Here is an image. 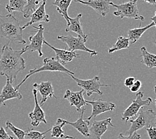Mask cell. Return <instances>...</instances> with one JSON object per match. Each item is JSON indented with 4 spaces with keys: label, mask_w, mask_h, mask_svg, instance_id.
Segmentation results:
<instances>
[{
    "label": "cell",
    "mask_w": 156,
    "mask_h": 139,
    "mask_svg": "<svg viewBox=\"0 0 156 139\" xmlns=\"http://www.w3.org/2000/svg\"><path fill=\"white\" fill-rule=\"evenodd\" d=\"M26 52L14 50L8 44L2 47L0 52V76H6L12 84L17 82V74L26 68V61L22 55Z\"/></svg>",
    "instance_id": "cell-1"
},
{
    "label": "cell",
    "mask_w": 156,
    "mask_h": 139,
    "mask_svg": "<svg viewBox=\"0 0 156 139\" xmlns=\"http://www.w3.org/2000/svg\"><path fill=\"white\" fill-rule=\"evenodd\" d=\"M22 31L20 21L14 14L0 15V38H6L11 42H17L19 44H26V41L23 39Z\"/></svg>",
    "instance_id": "cell-2"
},
{
    "label": "cell",
    "mask_w": 156,
    "mask_h": 139,
    "mask_svg": "<svg viewBox=\"0 0 156 139\" xmlns=\"http://www.w3.org/2000/svg\"><path fill=\"white\" fill-rule=\"evenodd\" d=\"M136 119L129 120L132 123L129 130L126 132L127 136L133 134L144 127L155 126V112L152 109L141 108Z\"/></svg>",
    "instance_id": "cell-3"
},
{
    "label": "cell",
    "mask_w": 156,
    "mask_h": 139,
    "mask_svg": "<svg viewBox=\"0 0 156 139\" xmlns=\"http://www.w3.org/2000/svg\"><path fill=\"white\" fill-rule=\"evenodd\" d=\"M46 71H48V72H61L67 73L69 75L75 74L74 72H72V71H70L68 69H67L66 67L63 66L62 64L59 62L55 58H45L44 59L43 65L40 68H35L31 70L29 73H28V74L26 75V77L23 78V80L21 82L20 84H17L15 88L17 90H19L21 86H22L30 76L36 73L46 72Z\"/></svg>",
    "instance_id": "cell-4"
},
{
    "label": "cell",
    "mask_w": 156,
    "mask_h": 139,
    "mask_svg": "<svg viewBox=\"0 0 156 139\" xmlns=\"http://www.w3.org/2000/svg\"><path fill=\"white\" fill-rule=\"evenodd\" d=\"M137 0H130L129 2L123 3L121 4H115L113 2H109V5L116 8V11L113 13L115 16L120 17L121 18L135 19L142 21L144 17L139 15V9L137 6Z\"/></svg>",
    "instance_id": "cell-5"
},
{
    "label": "cell",
    "mask_w": 156,
    "mask_h": 139,
    "mask_svg": "<svg viewBox=\"0 0 156 139\" xmlns=\"http://www.w3.org/2000/svg\"><path fill=\"white\" fill-rule=\"evenodd\" d=\"M144 92H140L136 94V99L133 100L132 103L127 108L124 110L122 113V120L127 123L130 120L131 118L136 116L137 113L140 112L141 108L143 106H149L151 104L152 99L151 98H147L146 100H143Z\"/></svg>",
    "instance_id": "cell-6"
},
{
    "label": "cell",
    "mask_w": 156,
    "mask_h": 139,
    "mask_svg": "<svg viewBox=\"0 0 156 139\" xmlns=\"http://www.w3.org/2000/svg\"><path fill=\"white\" fill-rule=\"evenodd\" d=\"M58 39L62 42L67 44V46H68L69 51L75 52L76 50H80L86 52L90 53V56H95L98 55V52L95 50H92L89 48H87L85 43H86L87 40V39L83 38V37L78 35L77 37H74L72 35H59L58 36Z\"/></svg>",
    "instance_id": "cell-7"
},
{
    "label": "cell",
    "mask_w": 156,
    "mask_h": 139,
    "mask_svg": "<svg viewBox=\"0 0 156 139\" xmlns=\"http://www.w3.org/2000/svg\"><path fill=\"white\" fill-rule=\"evenodd\" d=\"M73 80L78 85V86L81 88V90L85 91L87 96H91L94 93L98 94L100 95H103V92L100 90V88L102 86H110V85L102 84L100 82V77L95 76L90 80H81L73 76V75L69 74Z\"/></svg>",
    "instance_id": "cell-8"
},
{
    "label": "cell",
    "mask_w": 156,
    "mask_h": 139,
    "mask_svg": "<svg viewBox=\"0 0 156 139\" xmlns=\"http://www.w3.org/2000/svg\"><path fill=\"white\" fill-rule=\"evenodd\" d=\"M34 28L37 30L36 34L34 35H31L29 38L30 41V44L25 46L22 49L25 52L30 51L31 52H37L39 56L42 57L44 56V53L42 52V47L44 45V27L42 24H40L37 26H33Z\"/></svg>",
    "instance_id": "cell-9"
},
{
    "label": "cell",
    "mask_w": 156,
    "mask_h": 139,
    "mask_svg": "<svg viewBox=\"0 0 156 139\" xmlns=\"http://www.w3.org/2000/svg\"><path fill=\"white\" fill-rule=\"evenodd\" d=\"M87 104H90L92 106V112L91 115L87 118V120H90L93 118L104 113L105 112H112L115 109V105L112 102L104 101V100L99 99L98 101H86Z\"/></svg>",
    "instance_id": "cell-10"
},
{
    "label": "cell",
    "mask_w": 156,
    "mask_h": 139,
    "mask_svg": "<svg viewBox=\"0 0 156 139\" xmlns=\"http://www.w3.org/2000/svg\"><path fill=\"white\" fill-rule=\"evenodd\" d=\"M112 120L111 118H108L102 120H95L90 124L89 139H101L103 134L108 130V126L115 127Z\"/></svg>",
    "instance_id": "cell-11"
},
{
    "label": "cell",
    "mask_w": 156,
    "mask_h": 139,
    "mask_svg": "<svg viewBox=\"0 0 156 139\" xmlns=\"http://www.w3.org/2000/svg\"><path fill=\"white\" fill-rule=\"evenodd\" d=\"M33 94L34 96L35 106L33 111L29 114V117L31 120V124L33 126H37L41 123H44V124H47L48 123L45 120V112L41 108L37 101V91L34 88L33 89Z\"/></svg>",
    "instance_id": "cell-12"
},
{
    "label": "cell",
    "mask_w": 156,
    "mask_h": 139,
    "mask_svg": "<svg viewBox=\"0 0 156 139\" xmlns=\"http://www.w3.org/2000/svg\"><path fill=\"white\" fill-rule=\"evenodd\" d=\"M69 102L70 106H75L77 111H81L83 108H85L87 104L86 101L83 98V90L74 92L67 90L63 96Z\"/></svg>",
    "instance_id": "cell-13"
},
{
    "label": "cell",
    "mask_w": 156,
    "mask_h": 139,
    "mask_svg": "<svg viewBox=\"0 0 156 139\" xmlns=\"http://www.w3.org/2000/svg\"><path fill=\"white\" fill-rule=\"evenodd\" d=\"M22 94L19 92L18 90L13 87V84L10 82L9 80L7 79L5 85L3 86L0 93V107L5 105V102L12 99H22Z\"/></svg>",
    "instance_id": "cell-14"
},
{
    "label": "cell",
    "mask_w": 156,
    "mask_h": 139,
    "mask_svg": "<svg viewBox=\"0 0 156 139\" xmlns=\"http://www.w3.org/2000/svg\"><path fill=\"white\" fill-rule=\"evenodd\" d=\"M74 1L90 7L95 12L103 17H105L109 12L110 2L109 0H88L87 2L83 0H74Z\"/></svg>",
    "instance_id": "cell-15"
},
{
    "label": "cell",
    "mask_w": 156,
    "mask_h": 139,
    "mask_svg": "<svg viewBox=\"0 0 156 139\" xmlns=\"http://www.w3.org/2000/svg\"><path fill=\"white\" fill-rule=\"evenodd\" d=\"M33 87L41 94L40 106L44 105L48 98L54 97L57 99L54 93V89L53 88L52 84L50 81L41 82L40 84L35 83L33 84Z\"/></svg>",
    "instance_id": "cell-16"
},
{
    "label": "cell",
    "mask_w": 156,
    "mask_h": 139,
    "mask_svg": "<svg viewBox=\"0 0 156 139\" xmlns=\"http://www.w3.org/2000/svg\"><path fill=\"white\" fill-rule=\"evenodd\" d=\"M47 0H44L41 4L38 7L36 10L31 14L30 17L31 20L22 27V29L24 30L26 27L31 26L34 24L39 22H49V16L45 12V5Z\"/></svg>",
    "instance_id": "cell-17"
},
{
    "label": "cell",
    "mask_w": 156,
    "mask_h": 139,
    "mask_svg": "<svg viewBox=\"0 0 156 139\" xmlns=\"http://www.w3.org/2000/svg\"><path fill=\"white\" fill-rule=\"evenodd\" d=\"M81 115L79 118V119L77 120L76 122L71 123L68 120H63V122L66 123V124H68V125L72 126L75 129H76L80 134H81L85 137L88 138L90 136V123L89 120H87L86 119L83 118V114L85 112V108H83L81 110Z\"/></svg>",
    "instance_id": "cell-18"
},
{
    "label": "cell",
    "mask_w": 156,
    "mask_h": 139,
    "mask_svg": "<svg viewBox=\"0 0 156 139\" xmlns=\"http://www.w3.org/2000/svg\"><path fill=\"white\" fill-rule=\"evenodd\" d=\"M44 44L48 46V47L51 48L54 50L56 54L55 59L58 60L59 62L61 63L62 65L63 64H67L68 62H72L75 58H80V56L78 53H76L75 52H72L67 50V49H62L56 48L54 46H52L49 44L48 42L45 40L44 41Z\"/></svg>",
    "instance_id": "cell-19"
},
{
    "label": "cell",
    "mask_w": 156,
    "mask_h": 139,
    "mask_svg": "<svg viewBox=\"0 0 156 139\" xmlns=\"http://www.w3.org/2000/svg\"><path fill=\"white\" fill-rule=\"evenodd\" d=\"M81 16H82V14L79 13L76 17H74V18H71L69 17V24L68 26H67V27L66 28V31H73L77 34H78V35H80V36L83 37V38L87 39V35L84 34L82 28V24H81L80 21Z\"/></svg>",
    "instance_id": "cell-20"
},
{
    "label": "cell",
    "mask_w": 156,
    "mask_h": 139,
    "mask_svg": "<svg viewBox=\"0 0 156 139\" xmlns=\"http://www.w3.org/2000/svg\"><path fill=\"white\" fill-rule=\"evenodd\" d=\"M66 125L62 119L57 120L56 124L51 128V137L57 138L62 139H75L74 137L70 136H66L63 130V127Z\"/></svg>",
    "instance_id": "cell-21"
},
{
    "label": "cell",
    "mask_w": 156,
    "mask_h": 139,
    "mask_svg": "<svg viewBox=\"0 0 156 139\" xmlns=\"http://www.w3.org/2000/svg\"><path fill=\"white\" fill-rule=\"evenodd\" d=\"M73 0H55L54 2H53L52 4L57 7V11L60 13L63 18L67 21V26H68L69 24L68 13V8L71 4V3Z\"/></svg>",
    "instance_id": "cell-22"
},
{
    "label": "cell",
    "mask_w": 156,
    "mask_h": 139,
    "mask_svg": "<svg viewBox=\"0 0 156 139\" xmlns=\"http://www.w3.org/2000/svg\"><path fill=\"white\" fill-rule=\"evenodd\" d=\"M141 63L144 64L149 68H154L156 67V55L149 52L144 46L141 48Z\"/></svg>",
    "instance_id": "cell-23"
},
{
    "label": "cell",
    "mask_w": 156,
    "mask_h": 139,
    "mask_svg": "<svg viewBox=\"0 0 156 139\" xmlns=\"http://www.w3.org/2000/svg\"><path fill=\"white\" fill-rule=\"evenodd\" d=\"M154 26V24L151 22L148 26H145L144 27H139V28H135V29L129 30L128 33H127V38L129 40L131 41L132 44H134L137 41H138L140 39L144 32L146 31L148 29H150L151 27Z\"/></svg>",
    "instance_id": "cell-24"
},
{
    "label": "cell",
    "mask_w": 156,
    "mask_h": 139,
    "mask_svg": "<svg viewBox=\"0 0 156 139\" xmlns=\"http://www.w3.org/2000/svg\"><path fill=\"white\" fill-rule=\"evenodd\" d=\"M26 4V0H9V3L6 5L5 9L9 13L16 12L23 13Z\"/></svg>",
    "instance_id": "cell-25"
},
{
    "label": "cell",
    "mask_w": 156,
    "mask_h": 139,
    "mask_svg": "<svg viewBox=\"0 0 156 139\" xmlns=\"http://www.w3.org/2000/svg\"><path fill=\"white\" fill-rule=\"evenodd\" d=\"M129 47V40L126 37L119 36L115 44L111 48L109 49V53H112L116 51L121 50V49H128Z\"/></svg>",
    "instance_id": "cell-26"
},
{
    "label": "cell",
    "mask_w": 156,
    "mask_h": 139,
    "mask_svg": "<svg viewBox=\"0 0 156 139\" xmlns=\"http://www.w3.org/2000/svg\"><path fill=\"white\" fill-rule=\"evenodd\" d=\"M44 0H26L27 4L23 10V17L25 18H29L31 15L35 10H36L37 6L41 2Z\"/></svg>",
    "instance_id": "cell-27"
},
{
    "label": "cell",
    "mask_w": 156,
    "mask_h": 139,
    "mask_svg": "<svg viewBox=\"0 0 156 139\" xmlns=\"http://www.w3.org/2000/svg\"><path fill=\"white\" fill-rule=\"evenodd\" d=\"M5 124L6 129H9L11 130L17 139H26V131H24L22 129H20V128L16 127L9 120H7Z\"/></svg>",
    "instance_id": "cell-28"
},
{
    "label": "cell",
    "mask_w": 156,
    "mask_h": 139,
    "mask_svg": "<svg viewBox=\"0 0 156 139\" xmlns=\"http://www.w3.org/2000/svg\"><path fill=\"white\" fill-rule=\"evenodd\" d=\"M49 131H51V128L43 133L28 128V130L26 131V137L28 139H45V135Z\"/></svg>",
    "instance_id": "cell-29"
},
{
    "label": "cell",
    "mask_w": 156,
    "mask_h": 139,
    "mask_svg": "<svg viewBox=\"0 0 156 139\" xmlns=\"http://www.w3.org/2000/svg\"><path fill=\"white\" fill-rule=\"evenodd\" d=\"M150 139H156V128L155 126H149L145 128Z\"/></svg>",
    "instance_id": "cell-30"
},
{
    "label": "cell",
    "mask_w": 156,
    "mask_h": 139,
    "mask_svg": "<svg viewBox=\"0 0 156 139\" xmlns=\"http://www.w3.org/2000/svg\"><path fill=\"white\" fill-rule=\"evenodd\" d=\"M141 136L137 134V133H134L133 134L130 135V136H126L123 135L122 133H120L119 136L117 138V139H140Z\"/></svg>",
    "instance_id": "cell-31"
},
{
    "label": "cell",
    "mask_w": 156,
    "mask_h": 139,
    "mask_svg": "<svg viewBox=\"0 0 156 139\" xmlns=\"http://www.w3.org/2000/svg\"><path fill=\"white\" fill-rule=\"evenodd\" d=\"M0 139H13V137L10 136L3 127L0 128Z\"/></svg>",
    "instance_id": "cell-32"
},
{
    "label": "cell",
    "mask_w": 156,
    "mask_h": 139,
    "mask_svg": "<svg viewBox=\"0 0 156 139\" xmlns=\"http://www.w3.org/2000/svg\"><path fill=\"white\" fill-rule=\"evenodd\" d=\"M141 87V82L140 80H136L134 84H133V86L131 87L130 91L132 92H137L138 90H140Z\"/></svg>",
    "instance_id": "cell-33"
},
{
    "label": "cell",
    "mask_w": 156,
    "mask_h": 139,
    "mask_svg": "<svg viewBox=\"0 0 156 139\" xmlns=\"http://www.w3.org/2000/svg\"><path fill=\"white\" fill-rule=\"evenodd\" d=\"M135 82H136V79H135L134 77H128L126 78L125 81H124V85H125L126 87L130 88L132 86Z\"/></svg>",
    "instance_id": "cell-34"
},
{
    "label": "cell",
    "mask_w": 156,
    "mask_h": 139,
    "mask_svg": "<svg viewBox=\"0 0 156 139\" xmlns=\"http://www.w3.org/2000/svg\"><path fill=\"white\" fill-rule=\"evenodd\" d=\"M145 2H146L151 5H156V0H144Z\"/></svg>",
    "instance_id": "cell-35"
},
{
    "label": "cell",
    "mask_w": 156,
    "mask_h": 139,
    "mask_svg": "<svg viewBox=\"0 0 156 139\" xmlns=\"http://www.w3.org/2000/svg\"><path fill=\"white\" fill-rule=\"evenodd\" d=\"M151 20L152 21V22L154 24V26L156 27V11H155V12L154 16L152 17L151 18ZM155 44H156V43H155Z\"/></svg>",
    "instance_id": "cell-36"
},
{
    "label": "cell",
    "mask_w": 156,
    "mask_h": 139,
    "mask_svg": "<svg viewBox=\"0 0 156 139\" xmlns=\"http://www.w3.org/2000/svg\"><path fill=\"white\" fill-rule=\"evenodd\" d=\"M154 92H155V94L156 95V85L155 86V87H154ZM155 101H156V98H155Z\"/></svg>",
    "instance_id": "cell-37"
},
{
    "label": "cell",
    "mask_w": 156,
    "mask_h": 139,
    "mask_svg": "<svg viewBox=\"0 0 156 139\" xmlns=\"http://www.w3.org/2000/svg\"><path fill=\"white\" fill-rule=\"evenodd\" d=\"M155 106H156V101H155ZM155 125H156V113H155Z\"/></svg>",
    "instance_id": "cell-38"
}]
</instances>
